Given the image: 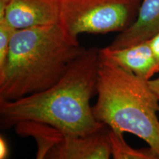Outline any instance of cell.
Instances as JSON below:
<instances>
[{
    "instance_id": "cell-7",
    "label": "cell",
    "mask_w": 159,
    "mask_h": 159,
    "mask_svg": "<svg viewBox=\"0 0 159 159\" xmlns=\"http://www.w3.org/2000/svg\"><path fill=\"white\" fill-rule=\"evenodd\" d=\"M100 57L110 60L125 70L150 80L159 71V62L151 49L149 40L120 49L106 47L99 49Z\"/></svg>"
},
{
    "instance_id": "cell-5",
    "label": "cell",
    "mask_w": 159,
    "mask_h": 159,
    "mask_svg": "<svg viewBox=\"0 0 159 159\" xmlns=\"http://www.w3.org/2000/svg\"><path fill=\"white\" fill-rule=\"evenodd\" d=\"M106 127L84 136L30 121L17 123L14 128L18 135L35 141L38 159H108L111 154Z\"/></svg>"
},
{
    "instance_id": "cell-11",
    "label": "cell",
    "mask_w": 159,
    "mask_h": 159,
    "mask_svg": "<svg viewBox=\"0 0 159 159\" xmlns=\"http://www.w3.org/2000/svg\"><path fill=\"white\" fill-rule=\"evenodd\" d=\"M149 42L155 57L159 62V33L149 39Z\"/></svg>"
},
{
    "instance_id": "cell-12",
    "label": "cell",
    "mask_w": 159,
    "mask_h": 159,
    "mask_svg": "<svg viewBox=\"0 0 159 159\" xmlns=\"http://www.w3.org/2000/svg\"><path fill=\"white\" fill-rule=\"evenodd\" d=\"M8 156V147L4 138H0V158L5 159Z\"/></svg>"
},
{
    "instance_id": "cell-13",
    "label": "cell",
    "mask_w": 159,
    "mask_h": 159,
    "mask_svg": "<svg viewBox=\"0 0 159 159\" xmlns=\"http://www.w3.org/2000/svg\"><path fill=\"white\" fill-rule=\"evenodd\" d=\"M148 83L151 89H152V91H153L155 94L156 95V97L159 99V77L154 80H150Z\"/></svg>"
},
{
    "instance_id": "cell-8",
    "label": "cell",
    "mask_w": 159,
    "mask_h": 159,
    "mask_svg": "<svg viewBox=\"0 0 159 159\" xmlns=\"http://www.w3.org/2000/svg\"><path fill=\"white\" fill-rule=\"evenodd\" d=\"M159 33V0H142L134 22L108 47L120 49L148 41Z\"/></svg>"
},
{
    "instance_id": "cell-6",
    "label": "cell",
    "mask_w": 159,
    "mask_h": 159,
    "mask_svg": "<svg viewBox=\"0 0 159 159\" xmlns=\"http://www.w3.org/2000/svg\"><path fill=\"white\" fill-rule=\"evenodd\" d=\"M62 0H0V18L21 30L60 23Z\"/></svg>"
},
{
    "instance_id": "cell-10",
    "label": "cell",
    "mask_w": 159,
    "mask_h": 159,
    "mask_svg": "<svg viewBox=\"0 0 159 159\" xmlns=\"http://www.w3.org/2000/svg\"><path fill=\"white\" fill-rule=\"evenodd\" d=\"M16 31V29L10 25L5 18H0V69L6 62L10 43Z\"/></svg>"
},
{
    "instance_id": "cell-1",
    "label": "cell",
    "mask_w": 159,
    "mask_h": 159,
    "mask_svg": "<svg viewBox=\"0 0 159 159\" xmlns=\"http://www.w3.org/2000/svg\"><path fill=\"white\" fill-rule=\"evenodd\" d=\"M99 61V49H85L49 88L16 100L0 99L2 128L30 121L84 136L104 128L95 119L91 105L97 92Z\"/></svg>"
},
{
    "instance_id": "cell-4",
    "label": "cell",
    "mask_w": 159,
    "mask_h": 159,
    "mask_svg": "<svg viewBox=\"0 0 159 159\" xmlns=\"http://www.w3.org/2000/svg\"><path fill=\"white\" fill-rule=\"evenodd\" d=\"M142 0H62L60 23L77 39L82 33H122L134 22Z\"/></svg>"
},
{
    "instance_id": "cell-2",
    "label": "cell",
    "mask_w": 159,
    "mask_h": 159,
    "mask_svg": "<svg viewBox=\"0 0 159 159\" xmlns=\"http://www.w3.org/2000/svg\"><path fill=\"white\" fill-rule=\"evenodd\" d=\"M85 49L61 23L16 30L0 69V99L16 100L49 88Z\"/></svg>"
},
{
    "instance_id": "cell-3",
    "label": "cell",
    "mask_w": 159,
    "mask_h": 159,
    "mask_svg": "<svg viewBox=\"0 0 159 159\" xmlns=\"http://www.w3.org/2000/svg\"><path fill=\"white\" fill-rule=\"evenodd\" d=\"M148 81L100 57L92 110L99 122L135 135L159 157V99Z\"/></svg>"
},
{
    "instance_id": "cell-9",
    "label": "cell",
    "mask_w": 159,
    "mask_h": 159,
    "mask_svg": "<svg viewBox=\"0 0 159 159\" xmlns=\"http://www.w3.org/2000/svg\"><path fill=\"white\" fill-rule=\"evenodd\" d=\"M108 136L110 143L111 154L114 159H159L150 148L135 149L125 142L122 133L108 128Z\"/></svg>"
}]
</instances>
